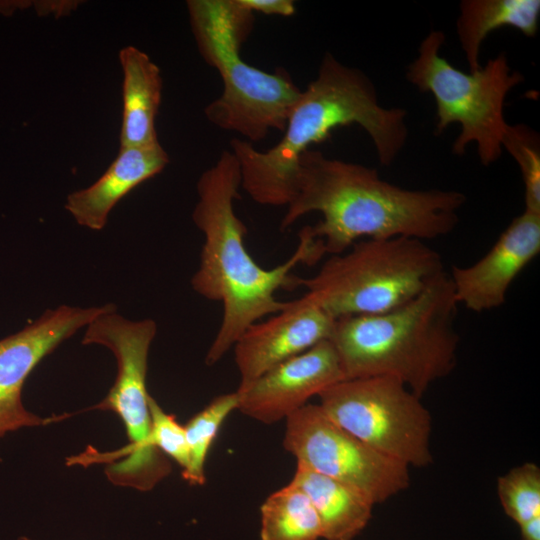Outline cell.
Masks as SVG:
<instances>
[{
    "label": "cell",
    "instance_id": "obj_3",
    "mask_svg": "<svg viewBox=\"0 0 540 540\" xmlns=\"http://www.w3.org/2000/svg\"><path fill=\"white\" fill-rule=\"evenodd\" d=\"M407 112L379 103L375 85L361 70L326 53L317 76L293 105L283 137L267 151L245 140H231L241 171V188L257 203L287 206L300 156L340 126L356 124L370 137L382 166L391 165L408 139Z\"/></svg>",
    "mask_w": 540,
    "mask_h": 540
},
{
    "label": "cell",
    "instance_id": "obj_1",
    "mask_svg": "<svg viewBox=\"0 0 540 540\" xmlns=\"http://www.w3.org/2000/svg\"><path fill=\"white\" fill-rule=\"evenodd\" d=\"M466 196L455 190L406 189L383 180L377 170L326 157L309 149L298 161L294 192L280 229L319 212L309 226L324 254L337 255L364 239L409 237L422 241L450 233Z\"/></svg>",
    "mask_w": 540,
    "mask_h": 540
},
{
    "label": "cell",
    "instance_id": "obj_17",
    "mask_svg": "<svg viewBox=\"0 0 540 540\" xmlns=\"http://www.w3.org/2000/svg\"><path fill=\"white\" fill-rule=\"evenodd\" d=\"M291 483L312 503L326 540H354L369 523L374 503L357 489L297 464Z\"/></svg>",
    "mask_w": 540,
    "mask_h": 540
},
{
    "label": "cell",
    "instance_id": "obj_12",
    "mask_svg": "<svg viewBox=\"0 0 540 540\" xmlns=\"http://www.w3.org/2000/svg\"><path fill=\"white\" fill-rule=\"evenodd\" d=\"M342 380L345 377L338 355L330 340H325L237 389L238 409L252 419L273 424Z\"/></svg>",
    "mask_w": 540,
    "mask_h": 540
},
{
    "label": "cell",
    "instance_id": "obj_18",
    "mask_svg": "<svg viewBox=\"0 0 540 540\" xmlns=\"http://www.w3.org/2000/svg\"><path fill=\"white\" fill-rule=\"evenodd\" d=\"M459 8L456 33L469 72L481 67V46L492 31L507 26L526 37H534L538 32L539 0H463Z\"/></svg>",
    "mask_w": 540,
    "mask_h": 540
},
{
    "label": "cell",
    "instance_id": "obj_20",
    "mask_svg": "<svg viewBox=\"0 0 540 540\" xmlns=\"http://www.w3.org/2000/svg\"><path fill=\"white\" fill-rule=\"evenodd\" d=\"M238 393L231 392L214 398L184 425L189 449V466L182 472L190 485L205 483V463L220 427L228 415L238 409Z\"/></svg>",
    "mask_w": 540,
    "mask_h": 540
},
{
    "label": "cell",
    "instance_id": "obj_2",
    "mask_svg": "<svg viewBox=\"0 0 540 540\" xmlns=\"http://www.w3.org/2000/svg\"><path fill=\"white\" fill-rule=\"evenodd\" d=\"M240 188V165L232 151H223L197 182L198 201L192 219L204 242L191 286L205 299L220 302L223 309L205 356L208 366L219 362L249 326L287 306L288 301L277 300L275 294L298 287V276L292 274L296 266L313 265L325 255L321 243L305 226L286 261L270 269L258 265L246 249L247 227L234 210Z\"/></svg>",
    "mask_w": 540,
    "mask_h": 540
},
{
    "label": "cell",
    "instance_id": "obj_26",
    "mask_svg": "<svg viewBox=\"0 0 540 540\" xmlns=\"http://www.w3.org/2000/svg\"><path fill=\"white\" fill-rule=\"evenodd\" d=\"M18 540H32V539H30V538H28L26 536H21V537L18 538Z\"/></svg>",
    "mask_w": 540,
    "mask_h": 540
},
{
    "label": "cell",
    "instance_id": "obj_23",
    "mask_svg": "<svg viewBox=\"0 0 540 540\" xmlns=\"http://www.w3.org/2000/svg\"><path fill=\"white\" fill-rule=\"evenodd\" d=\"M149 408L152 444L167 458L175 461L182 472L185 471L189 466V449L184 426L179 424L174 415L166 413L151 395Z\"/></svg>",
    "mask_w": 540,
    "mask_h": 540
},
{
    "label": "cell",
    "instance_id": "obj_10",
    "mask_svg": "<svg viewBox=\"0 0 540 540\" xmlns=\"http://www.w3.org/2000/svg\"><path fill=\"white\" fill-rule=\"evenodd\" d=\"M283 445L297 464L357 489L374 505L410 484L408 466L341 428L319 404H306L286 418Z\"/></svg>",
    "mask_w": 540,
    "mask_h": 540
},
{
    "label": "cell",
    "instance_id": "obj_13",
    "mask_svg": "<svg viewBox=\"0 0 540 540\" xmlns=\"http://www.w3.org/2000/svg\"><path fill=\"white\" fill-rule=\"evenodd\" d=\"M335 319L306 296L288 301L269 318L249 326L235 342L243 389L274 366L329 340Z\"/></svg>",
    "mask_w": 540,
    "mask_h": 540
},
{
    "label": "cell",
    "instance_id": "obj_5",
    "mask_svg": "<svg viewBox=\"0 0 540 540\" xmlns=\"http://www.w3.org/2000/svg\"><path fill=\"white\" fill-rule=\"evenodd\" d=\"M187 9L198 50L223 83L221 95L205 107L206 118L251 144L270 130L283 132L301 90L285 70L268 73L241 58L253 13L238 0H190Z\"/></svg>",
    "mask_w": 540,
    "mask_h": 540
},
{
    "label": "cell",
    "instance_id": "obj_11",
    "mask_svg": "<svg viewBox=\"0 0 540 540\" xmlns=\"http://www.w3.org/2000/svg\"><path fill=\"white\" fill-rule=\"evenodd\" d=\"M113 310H116L113 303L88 308L61 305L47 309L22 330L0 340V438L47 422L25 408L22 401L25 381L62 342Z\"/></svg>",
    "mask_w": 540,
    "mask_h": 540
},
{
    "label": "cell",
    "instance_id": "obj_7",
    "mask_svg": "<svg viewBox=\"0 0 540 540\" xmlns=\"http://www.w3.org/2000/svg\"><path fill=\"white\" fill-rule=\"evenodd\" d=\"M444 42L441 30H431L408 65L406 79L420 92L434 97L435 134H442L453 123L460 125L452 152L463 155L466 147L475 143L481 164L489 166L503 152L507 95L524 81V76L512 70L505 53L489 59L474 72H463L441 56Z\"/></svg>",
    "mask_w": 540,
    "mask_h": 540
},
{
    "label": "cell",
    "instance_id": "obj_4",
    "mask_svg": "<svg viewBox=\"0 0 540 540\" xmlns=\"http://www.w3.org/2000/svg\"><path fill=\"white\" fill-rule=\"evenodd\" d=\"M457 306L444 271L418 296L391 311L336 319L329 340L345 379L392 377L422 398L456 366Z\"/></svg>",
    "mask_w": 540,
    "mask_h": 540
},
{
    "label": "cell",
    "instance_id": "obj_8",
    "mask_svg": "<svg viewBox=\"0 0 540 540\" xmlns=\"http://www.w3.org/2000/svg\"><path fill=\"white\" fill-rule=\"evenodd\" d=\"M157 332L152 319L132 321L116 310L104 313L86 326L82 344L109 349L117 374L106 397L95 406L114 412L122 421L129 444L113 454L106 476L113 484L148 491L171 471L168 458L151 442L150 394L146 387L148 355Z\"/></svg>",
    "mask_w": 540,
    "mask_h": 540
},
{
    "label": "cell",
    "instance_id": "obj_6",
    "mask_svg": "<svg viewBox=\"0 0 540 540\" xmlns=\"http://www.w3.org/2000/svg\"><path fill=\"white\" fill-rule=\"evenodd\" d=\"M444 271L441 255L425 241L364 239L331 255L313 276L298 277L297 286L336 320L391 311L418 296Z\"/></svg>",
    "mask_w": 540,
    "mask_h": 540
},
{
    "label": "cell",
    "instance_id": "obj_14",
    "mask_svg": "<svg viewBox=\"0 0 540 540\" xmlns=\"http://www.w3.org/2000/svg\"><path fill=\"white\" fill-rule=\"evenodd\" d=\"M539 252L540 213L524 209L477 262L453 266L449 277L458 305L476 313L500 307L512 282Z\"/></svg>",
    "mask_w": 540,
    "mask_h": 540
},
{
    "label": "cell",
    "instance_id": "obj_22",
    "mask_svg": "<svg viewBox=\"0 0 540 540\" xmlns=\"http://www.w3.org/2000/svg\"><path fill=\"white\" fill-rule=\"evenodd\" d=\"M506 150L519 166L524 183L525 210L540 213V138L525 124H508L502 138Z\"/></svg>",
    "mask_w": 540,
    "mask_h": 540
},
{
    "label": "cell",
    "instance_id": "obj_21",
    "mask_svg": "<svg viewBox=\"0 0 540 540\" xmlns=\"http://www.w3.org/2000/svg\"><path fill=\"white\" fill-rule=\"evenodd\" d=\"M504 512L518 526L540 516V468L531 462L514 467L497 481Z\"/></svg>",
    "mask_w": 540,
    "mask_h": 540
},
{
    "label": "cell",
    "instance_id": "obj_19",
    "mask_svg": "<svg viewBox=\"0 0 540 540\" xmlns=\"http://www.w3.org/2000/svg\"><path fill=\"white\" fill-rule=\"evenodd\" d=\"M260 535L261 540H318L322 529L306 494L290 482L263 502Z\"/></svg>",
    "mask_w": 540,
    "mask_h": 540
},
{
    "label": "cell",
    "instance_id": "obj_24",
    "mask_svg": "<svg viewBox=\"0 0 540 540\" xmlns=\"http://www.w3.org/2000/svg\"><path fill=\"white\" fill-rule=\"evenodd\" d=\"M238 3L251 13L265 15L291 16L295 13V4L291 0H238Z\"/></svg>",
    "mask_w": 540,
    "mask_h": 540
},
{
    "label": "cell",
    "instance_id": "obj_16",
    "mask_svg": "<svg viewBox=\"0 0 540 540\" xmlns=\"http://www.w3.org/2000/svg\"><path fill=\"white\" fill-rule=\"evenodd\" d=\"M119 61L123 71L120 148L157 143L155 119L161 102L160 69L134 46L122 48Z\"/></svg>",
    "mask_w": 540,
    "mask_h": 540
},
{
    "label": "cell",
    "instance_id": "obj_15",
    "mask_svg": "<svg viewBox=\"0 0 540 540\" xmlns=\"http://www.w3.org/2000/svg\"><path fill=\"white\" fill-rule=\"evenodd\" d=\"M168 163L169 156L159 142L120 148L99 179L67 196L65 209L79 225L100 231L114 206L138 185L160 173Z\"/></svg>",
    "mask_w": 540,
    "mask_h": 540
},
{
    "label": "cell",
    "instance_id": "obj_9",
    "mask_svg": "<svg viewBox=\"0 0 540 540\" xmlns=\"http://www.w3.org/2000/svg\"><path fill=\"white\" fill-rule=\"evenodd\" d=\"M319 406L341 428L379 453L410 467L433 462L431 415L399 380L345 379L321 392Z\"/></svg>",
    "mask_w": 540,
    "mask_h": 540
},
{
    "label": "cell",
    "instance_id": "obj_25",
    "mask_svg": "<svg viewBox=\"0 0 540 540\" xmlns=\"http://www.w3.org/2000/svg\"><path fill=\"white\" fill-rule=\"evenodd\" d=\"M522 540H540V516L519 525Z\"/></svg>",
    "mask_w": 540,
    "mask_h": 540
}]
</instances>
